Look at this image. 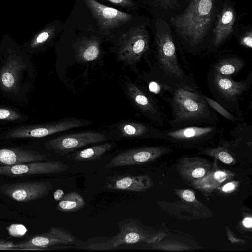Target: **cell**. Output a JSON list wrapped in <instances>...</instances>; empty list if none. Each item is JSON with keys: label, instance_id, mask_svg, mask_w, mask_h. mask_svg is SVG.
Listing matches in <instances>:
<instances>
[{"label": "cell", "instance_id": "17", "mask_svg": "<svg viewBox=\"0 0 252 252\" xmlns=\"http://www.w3.org/2000/svg\"><path fill=\"white\" fill-rule=\"evenodd\" d=\"M47 160L45 155L36 151L21 148H0V166Z\"/></svg>", "mask_w": 252, "mask_h": 252}, {"label": "cell", "instance_id": "37", "mask_svg": "<svg viewBox=\"0 0 252 252\" xmlns=\"http://www.w3.org/2000/svg\"><path fill=\"white\" fill-rule=\"evenodd\" d=\"M235 186L232 183H228L226 184L222 188L223 191L227 192L234 189Z\"/></svg>", "mask_w": 252, "mask_h": 252}, {"label": "cell", "instance_id": "14", "mask_svg": "<svg viewBox=\"0 0 252 252\" xmlns=\"http://www.w3.org/2000/svg\"><path fill=\"white\" fill-rule=\"evenodd\" d=\"M118 225L119 232L117 235L106 241L90 244L88 248L92 250H111L121 245L135 244L144 239L139 228L131 220H126Z\"/></svg>", "mask_w": 252, "mask_h": 252}, {"label": "cell", "instance_id": "12", "mask_svg": "<svg viewBox=\"0 0 252 252\" xmlns=\"http://www.w3.org/2000/svg\"><path fill=\"white\" fill-rule=\"evenodd\" d=\"M85 1L100 29H113L133 19L132 15L104 5L95 0H85Z\"/></svg>", "mask_w": 252, "mask_h": 252}, {"label": "cell", "instance_id": "6", "mask_svg": "<svg viewBox=\"0 0 252 252\" xmlns=\"http://www.w3.org/2000/svg\"><path fill=\"white\" fill-rule=\"evenodd\" d=\"M88 120L68 118L36 125L20 127L9 132L8 138H41L60 132L90 125Z\"/></svg>", "mask_w": 252, "mask_h": 252}, {"label": "cell", "instance_id": "4", "mask_svg": "<svg viewBox=\"0 0 252 252\" xmlns=\"http://www.w3.org/2000/svg\"><path fill=\"white\" fill-rule=\"evenodd\" d=\"M209 90L215 101L243 121L240 103L252 84V71L245 79L237 81L232 77L220 75L210 69L207 74Z\"/></svg>", "mask_w": 252, "mask_h": 252}, {"label": "cell", "instance_id": "20", "mask_svg": "<svg viewBox=\"0 0 252 252\" xmlns=\"http://www.w3.org/2000/svg\"><path fill=\"white\" fill-rule=\"evenodd\" d=\"M246 61L236 55H227L220 57L211 65L210 69L223 76L233 77L244 67Z\"/></svg>", "mask_w": 252, "mask_h": 252}, {"label": "cell", "instance_id": "19", "mask_svg": "<svg viewBox=\"0 0 252 252\" xmlns=\"http://www.w3.org/2000/svg\"><path fill=\"white\" fill-rule=\"evenodd\" d=\"M236 19L233 8L225 5L217 16L214 30L213 41L215 47L220 46L231 34Z\"/></svg>", "mask_w": 252, "mask_h": 252}, {"label": "cell", "instance_id": "35", "mask_svg": "<svg viewBox=\"0 0 252 252\" xmlns=\"http://www.w3.org/2000/svg\"><path fill=\"white\" fill-rule=\"evenodd\" d=\"M161 5L164 7H172L177 0H158Z\"/></svg>", "mask_w": 252, "mask_h": 252}, {"label": "cell", "instance_id": "5", "mask_svg": "<svg viewBox=\"0 0 252 252\" xmlns=\"http://www.w3.org/2000/svg\"><path fill=\"white\" fill-rule=\"evenodd\" d=\"M118 60L130 64L138 62L149 47V37L144 25L131 27L119 39Z\"/></svg>", "mask_w": 252, "mask_h": 252}, {"label": "cell", "instance_id": "1", "mask_svg": "<svg viewBox=\"0 0 252 252\" xmlns=\"http://www.w3.org/2000/svg\"><path fill=\"white\" fill-rule=\"evenodd\" d=\"M151 78L173 88H181L202 93L191 74H187L179 63L177 50L171 35L157 33Z\"/></svg>", "mask_w": 252, "mask_h": 252}, {"label": "cell", "instance_id": "30", "mask_svg": "<svg viewBox=\"0 0 252 252\" xmlns=\"http://www.w3.org/2000/svg\"><path fill=\"white\" fill-rule=\"evenodd\" d=\"M218 158L226 164H230L233 161V158L231 155L224 150H220L218 153Z\"/></svg>", "mask_w": 252, "mask_h": 252}, {"label": "cell", "instance_id": "18", "mask_svg": "<svg viewBox=\"0 0 252 252\" xmlns=\"http://www.w3.org/2000/svg\"><path fill=\"white\" fill-rule=\"evenodd\" d=\"M150 185V181L147 176L125 174L108 177L104 188L112 190L139 192L147 189Z\"/></svg>", "mask_w": 252, "mask_h": 252}, {"label": "cell", "instance_id": "34", "mask_svg": "<svg viewBox=\"0 0 252 252\" xmlns=\"http://www.w3.org/2000/svg\"><path fill=\"white\" fill-rule=\"evenodd\" d=\"M214 178L220 182H222L226 178V174L222 171H217L214 174Z\"/></svg>", "mask_w": 252, "mask_h": 252}, {"label": "cell", "instance_id": "16", "mask_svg": "<svg viewBox=\"0 0 252 252\" xmlns=\"http://www.w3.org/2000/svg\"><path fill=\"white\" fill-rule=\"evenodd\" d=\"M74 241V236L66 230L52 227L46 233L31 238L21 243V248H43L51 246L68 245Z\"/></svg>", "mask_w": 252, "mask_h": 252}, {"label": "cell", "instance_id": "7", "mask_svg": "<svg viewBox=\"0 0 252 252\" xmlns=\"http://www.w3.org/2000/svg\"><path fill=\"white\" fill-rule=\"evenodd\" d=\"M126 91L142 114L157 127H164L166 116L158 100L149 93L131 82L126 83Z\"/></svg>", "mask_w": 252, "mask_h": 252}, {"label": "cell", "instance_id": "32", "mask_svg": "<svg viewBox=\"0 0 252 252\" xmlns=\"http://www.w3.org/2000/svg\"><path fill=\"white\" fill-rule=\"evenodd\" d=\"M182 197L185 201L189 202H193L195 199L194 193L189 190H186L183 192Z\"/></svg>", "mask_w": 252, "mask_h": 252}, {"label": "cell", "instance_id": "8", "mask_svg": "<svg viewBox=\"0 0 252 252\" xmlns=\"http://www.w3.org/2000/svg\"><path fill=\"white\" fill-rule=\"evenodd\" d=\"M217 125L192 126L160 130L158 138L180 144H195L213 138L220 132Z\"/></svg>", "mask_w": 252, "mask_h": 252}, {"label": "cell", "instance_id": "25", "mask_svg": "<svg viewBox=\"0 0 252 252\" xmlns=\"http://www.w3.org/2000/svg\"><path fill=\"white\" fill-rule=\"evenodd\" d=\"M203 98L215 112L220 114L225 119L232 122L237 123L238 122H240L239 119L235 115L215 100L204 95H203Z\"/></svg>", "mask_w": 252, "mask_h": 252}, {"label": "cell", "instance_id": "36", "mask_svg": "<svg viewBox=\"0 0 252 252\" xmlns=\"http://www.w3.org/2000/svg\"><path fill=\"white\" fill-rule=\"evenodd\" d=\"M243 225L246 228H251L252 226V219L251 217L245 218L242 222Z\"/></svg>", "mask_w": 252, "mask_h": 252}, {"label": "cell", "instance_id": "13", "mask_svg": "<svg viewBox=\"0 0 252 252\" xmlns=\"http://www.w3.org/2000/svg\"><path fill=\"white\" fill-rule=\"evenodd\" d=\"M112 135L120 139L158 138L160 129L147 123L125 121L108 126Z\"/></svg>", "mask_w": 252, "mask_h": 252}, {"label": "cell", "instance_id": "2", "mask_svg": "<svg viewBox=\"0 0 252 252\" xmlns=\"http://www.w3.org/2000/svg\"><path fill=\"white\" fill-rule=\"evenodd\" d=\"M162 100L171 110L172 118L167 121L171 128L217 125L219 123L217 113L205 101L202 93L174 88Z\"/></svg>", "mask_w": 252, "mask_h": 252}, {"label": "cell", "instance_id": "29", "mask_svg": "<svg viewBox=\"0 0 252 252\" xmlns=\"http://www.w3.org/2000/svg\"><path fill=\"white\" fill-rule=\"evenodd\" d=\"M240 44L243 47L252 49V32L250 30L244 35L240 40Z\"/></svg>", "mask_w": 252, "mask_h": 252}, {"label": "cell", "instance_id": "22", "mask_svg": "<svg viewBox=\"0 0 252 252\" xmlns=\"http://www.w3.org/2000/svg\"><path fill=\"white\" fill-rule=\"evenodd\" d=\"M100 53L99 39L84 37L81 39L75 50L77 60L87 62L96 60Z\"/></svg>", "mask_w": 252, "mask_h": 252}, {"label": "cell", "instance_id": "21", "mask_svg": "<svg viewBox=\"0 0 252 252\" xmlns=\"http://www.w3.org/2000/svg\"><path fill=\"white\" fill-rule=\"evenodd\" d=\"M25 65L14 58H9L5 65L0 72V84L6 91H11L17 89L19 80V75Z\"/></svg>", "mask_w": 252, "mask_h": 252}, {"label": "cell", "instance_id": "26", "mask_svg": "<svg viewBox=\"0 0 252 252\" xmlns=\"http://www.w3.org/2000/svg\"><path fill=\"white\" fill-rule=\"evenodd\" d=\"M55 27H48L39 32L33 39L31 43L32 48L38 47L51 39L55 32Z\"/></svg>", "mask_w": 252, "mask_h": 252}, {"label": "cell", "instance_id": "31", "mask_svg": "<svg viewBox=\"0 0 252 252\" xmlns=\"http://www.w3.org/2000/svg\"><path fill=\"white\" fill-rule=\"evenodd\" d=\"M114 4L129 8H132L134 4L132 0H105Z\"/></svg>", "mask_w": 252, "mask_h": 252}, {"label": "cell", "instance_id": "24", "mask_svg": "<svg viewBox=\"0 0 252 252\" xmlns=\"http://www.w3.org/2000/svg\"><path fill=\"white\" fill-rule=\"evenodd\" d=\"M85 205L84 198L77 192H70L65 194L58 203L57 210L63 212H73L81 209Z\"/></svg>", "mask_w": 252, "mask_h": 252}, {"label": "cell", "instance_id": "11", "mask_svg": "<svg viewBox=\"0 0 252 252\" xmlns=\"http://www.w3.org/2000/svg\"><path fill=\"white\" fill-rule=\"evenodd\" d=\"M69 167L61 161H38L0 166V175L21 177L39 174H53L67 170Z\"/></svg>", "mask_w": 252, "mask_h": 252}, {"label": "cell", "instance_id": "28", "mask_svg": "<svg viewBox=\"0 0 252 252\" xmlns=\"http://www.w3.org/2000/svg\"><path fill=\"white\" fill-rule=\"evenodd\" d=\"M9 234L14 237H21L24 235L27 229L26 227L22 224H12L8 228Z\"/></svg>", "mask_w": 252, "mask_h": 252}, {"label": "cell", "instance_id": "27", "mask_svg": "<svg viewBox=\"0 0 252 252\" xmlns=\"http://www.w3.org/2000/svg\"><path fill=\"white\" fill-rule=\"evenodd\" d=\"M21 119V116L14 110L0 108V120L17 121Z\"/></svg>", "mask_w": 252, "mask_h": 252}, {"label": "cell", "instance_id": "9", "mask_svg": "<svg viewBox=\"0 0 252 252\" xmlns=\"http://www.w3.org/2000/svg\"><path fill=\"white\" fill-rule=\"evenodd\" d=\"M107 139L103 132L85 131L59 136L45 144L46 149L63 155L84 146L104 141Z\"/></svg>", "mask_w": 252, "mask_h": 252}, {"label": "cell", "instance_id": "33", "mask_svg": "<svg viewBox=\"0 0 252 252\" xmlns=\"http://www.w3.org/2000/svg\"><path fill=\"white\" fill-rule=\"evenodd\" d=\"M205 174V170L203 168H197L192 172V176L194 178H199L203 176Z\"/></svg>", "mask_w": 252, "mask_h": 252}, {"label": "cell", "instance_id": "23", "mask_svg": "<svg viewBox=\"0 0 252 252\" xmlns=\"http://www.w3.org/2000/svg\"><path fill=\"white\" fill-rule=\"evenodd\" d=\"M113 146V143L107 142L89 147L72 154V158L77 162L94 161L99 158L105 153L110 150Z\"/></svg>", "mask_w": 252, "mask_h": 252}, {"label": "cell", "instance_id": "10", "mask_svg": "<svg viewBox=\"0 0 252 252\" xmlns=\"http://www.w3.org/2000/svg\"><path fill=\"white\" fill-rule=\"evenodd\" d=\"M53 185L49 181L13 183L2 187V192L18 202H28L41 198L48 194Z\"/></svg>", "mask_w": 252, "mask_h": 252}, {"label": "cell", "instance_id": "3", "mask_svg": "<svg viewBox=\"0 0 252 252\" xmlns=\"http://www.w3.org/2000/svg\"><path fill=\"white\" fill-rule=\"evenodd\" d=\"M215 0H191L184 11L171 18L176 31L190 49L200 46L210 27Z\"/></svg>", "mask_w": 252, "mask_h": 252}, {"label": "cell", "instance_id": "15", "mask_svg": "<svg viewBox=\"0 0 252 252\" xmlns=\"http://www.w3.org/2000/svg\"><path fill=\"white\" fill-rule=\"evenodd\" d=\"M166 150L165 148L159 147L128 149L114 157L106 164V167L113 168L145 163Z\"/></svg>", "mask_w": 252, "mask_h": 252}]
</instances>
